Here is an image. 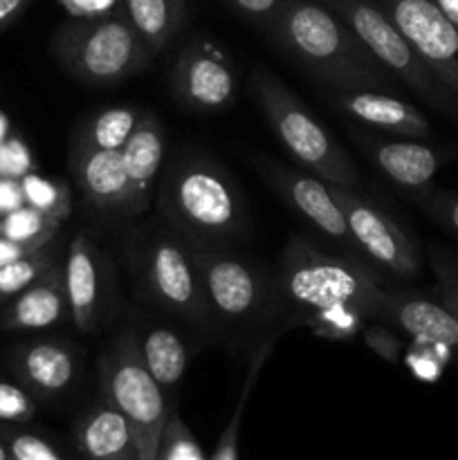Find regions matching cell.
<instances>
[{"label":"cell","instance_id":"1","mask_svg":"<svg viewBox=\"0 0 458 460\" xmlns=\"http://www.w3.org/2000/svg\"><path fill=\"white\" fill-rule=\"evenodd\" d=\"M155 214L191 250L238 247L251 227L250 205L233 175L209 153L182 146L166 157Z\"/></svg>","mask_w":458,"mask_h":460},{"label":"cell","instance_id":"2","mask_svg":"<svg viewBox=\"0 0 458 460\" xmlns=\"http://www.w3.org/2000/svg\"><path fill=\"white\" fill-rule=\"evenodd\" d=\"M265 36L323 93L393 88L395 76L321 0H286Z\"/></svg>","mask_w":458,"mask_h":460},{"label":"cell","instance_id":"3","mask_svg":"<svg viewBox=\"0 0 458 460\" xmlns=\"http://www.w3.org/2000/svg\"><path fill=\"white\" fill-rule=\"evenodd\" d=\"M124 265L137 304L180 319L202 340H218L191 245L160 216H142L126 232Z\"/></svg>","mask_w":458,"mask_h":460},{"label":"cell","instance_id":"4","mask_svg":"<svg viewBox=\"0 0 458 460\" xmlns=\"http://www.w3.org/2000/svg\"><path fill=\"white\" fill-rule=\"evenodd\" d=\"M274 272L286 331L301 326L308 314L337 304L364 305L375 322L377 299L389 283L386 274L368 261L321 250L296 232L283 245Z\"/></svg>","mask_w":458,"mask_h":460},{"label":"cell","instance_id":"5","mask_svg":"<svg viewBox=\"0 0 458 460\" xmlns=\"http://www.w3.org/2000/svg\"><path fill=\"white\" fill-rule=\"evenodd\" d=\"M193 259L218 340H242L259 331L286 332L274 265L241 247L193 250Z\"/></svg>","mask_w":458,"mask_h":460},{"label":"cell","instance_id":"6","mask_svg":"<svg viewBox=\"0 0 458 460\" xmlns=\"http://www.w3.org/2000/svg\"><path fill=\"white\" fill-rule=\"evenodd\" d=\"M250 90L278 144L296 166L335 187H362V175L350 153L274 72L256 66L250 75Z\"/></svg>","mask_w":458,"mask_h":460},{"label":"cell","instance_id":"7","mask_svg":"<svg viewBox=\"0 0 458 460\" xmlns=\"http://www.w3.org/2000/svg\"><path fill=\"white\" fill-rule=\"evenodd\" d=\"M49 54L63 72L90 88L128 81L155 57L121 9L61 22L49 39Z\"/></svg>","mask_w":458,"mask_h":460},{"label":"cell","instance_id":"8","mask_svg":"<svg viewBox=\"0 0 458 460\" xmlns=\"http://www.w3.org/2000/svg\"><path fill=\"white\" fill-rule=\"evenodd\" d=\"M97 380L101 398L128 422L139 460H157L164 427L175 413V400L144 364L133 326L124 328L101 349Z\"/></svg>","mask_w":458,"mask_h":460},{"label":"cell","instance_id":"9","mask_svg":"<svg viewBox=\"0 0 458 460\" xmlns=\"http://www.w3.org/2000/svg\"><path fill=\"white\" fill-rule=\"evenodd\" d=\"M321 3L350 27V31L382 63V67L402 81L422 102L449 119L458 121V99L436 79L407 36L373 0H321Z\"/></svg>","mask_w":458,"mask_h":460},{"label":"cell","instance_id":"10","mask_svg":"<svg viewBox=\"0 0 458 460\" xmlns=\"http://www.w3.org/2000/svg\"><path fill=\"white\" fill-rule=\"evenodd\" d=\"M250 162L265 180V184L277 193L278 200L290 207L317 236L330 243L339 254L364 259L357 243L350 236L344 211L332 193V184L308 173L301 166L286 164L268 153L251 151Z\"/></svg>","mask_w":458,"mask_h":460},{"label":"cell","instance_id":"11","mask_svg":"<svg viewBox=\"0 0 458 460\" xmlns=\"http://www.w3.org/2000/svg\"><path fill=\"white\" fill-rule=\"evenodd\" d=\"M66 290L70 322L84 335H97L112 323L121 308L119 272L106 250L88 232H76L67 245Z\"/></svg>","mask_w":458,"mask_h":460},{"label":"cell","instance_id":"12","mask_svg":"<svg viewBox=\"0 0 458 460\" xmlns=\"http://www.w3.org/2000/svg\"><path fill=\"white\" fill-rule=\"evenodd\" d=\"M332 193L344 211L350 236L368 263L398 281H411L420 277L425 270L420 243L389 211L368 200L357 189L332 184Z\"/></svg>","mask_w":458,"mask_h":460},{"label":"cell","instance_id":"13","mask_svg":"<svg viewBox=\"0 0 458 460\" xmlns=\"http://www.w3.org/2000/svg\"><path fill=\"white\" fill-rule=\"evenodd\" d=\"M171 97L189 112H220L236 102L238 76L232 57L209 36H193L169 72Z\"/></svg>","mask_w":458,"mask_h":460},{"label":"cell","instance_id":"14","mask_svg":"<svg viewBox=\"0 0 458 460\" xmlns=\"http://www.w3.org/2000/svg\"><path fill=\"white\" fill-rule=\"evenodd\" d=\"M348 135L366 160L409 198L434 184L436 173L458 160V144H429L355 126Z\"/></svg>","mask_w":458,"mask_h":460},{"label":"cell","instance_id":"15","mask_svg":"<svg viewBox=\"0 0 458 460\" xmlns=\"http://www.w3.org/2000/svg\"><path fill=\"white\" fill-rule=\"evenodd\" d=\"M436 75L458 99V27L445 18L434 0H373Z\"/></svg>","mask_w":458,"mask_h":460},{"label":"cell","instance_id":"16","mask_svg":"<svg viewBox=\"0 0 458 460\" xmlns=\"http://www.w3.org/2000/svg\"><path fill=\"white\" fill-rule=\"evenodd\" d=\"M375 322L389 323L404 337L436 344L452 355L458 367V317L431 292L386 283L380 292Z\"/></svg>","mask_w":458,"mask_h":460},{"label":"cell","instance_id":"17","mask_svg":"<svg viewBox=\"0 0 458 460\" xmlns=\"http://www.w3.org/2000/svg\"><path fill=\"white\" fill-rule=\"evenodd\" d=\"M13 376L39 400L72 394L84 376L85 353L66 340H36L16 346L9 355Z\"/></svg>","mask_w":458,"mask_h":460},{"label":"cell","instance_id":"18","mask_svg":"<svg viewBox=\"0 0 458 460\" xmlns=\"http://www.w3.org/2000/svg\"><path fill=\"white\" fill-rule=\"evenodd\" d=\"M67 164L76 189L97 214L121 220L137 218L121 151H103L72 139Z\"/></svg>","mask_w":458,"mask_h":460},{"label":"cell","instance_id":"19","mask_svg":"<svg viewBox=\"0 0 458 460\" xmlns=\"http://www.w3.org/2000/svg\"><path fill=\"white\" fill-rule=\"evenodd\" d=\"M328 106L346 119L364 128L395 137L425 139L431 135V124L420 108L384 90H355V93H323Z\"/></svg>","mask_w":458,"mask_h":460},{"label":"cell","instance_id":"20","mask_svg":"<svg viewBox=\"0 0 458 460\" xmlns=\"http://www.w3.org/2000/svg\"><path fill=\"white\" fill-rule=\"evenodd\" d=\"M126 178L133 193L135 216L142 218L155 202L157 180L164 166V126L153 111H144L130 137L121 146Z\"/></svg>","mask_w":458,"mask_h":460},{"label":"cell","instance_id":"21","mask_svg":"<svg viewBox=\"0 0 458 460\" xmlns=\"http://www.w3.org/2000/svg\"><path fill=\"white\" fill-rule=\"evenodd\" d=\"M70 319L63 265L54 263L34 286L27 288L0 314V326L7 331H45Z\"/></svg>","mask_w":458,"mask_h":460},{"label":"cell","instance_id":"22","mask_svg":"<svg viewBox=\"0 0 458 460\" xmlns=\"http://www.w3.org/2000/svg\"><path fill=\"white\" fill-rule=\"evenodd\" d=\"M75 440L85 460H139L128 422L103 398L76 418Z\"/></svg>","mask_w":458,"mask_h":460},{"label":"cell","instance_id":"23","mask_svg":"<svg viewBox=\"0 0 458 460\" xmlns=\"http://www.w3.org/2000/svg\"><path fill=\"white\" fill-rule=\"evenodd\" d=\"M137 335L139 353L144 364L155 377L157 385L175 400L180 385L187 376L189 362H191V346L184 335L166 323L151 322L146 317H135L130 323Z\"/></svg>","mask_w":458,"mask_h":460},{"label":"cell","instance_id":"24","mask_svg":"<svg viewBox=\"0 0 458 460\" xmlns=\"http://www.w3.org/2000/svg\"><path fill=\"white\" fill-rule=\"evenodd\" d=\"M128 16L153 54L162 52L180 34L187 21V0H121Z\"/></svg>","mask_w":458,"mask_h":460},{"label":"cell","instance_id":"25","mask_svg":"<svg viewBox=\"0 0 458 460\" xmlns=\"http://www.w3.org/2000/svg\"><path fill=\"white\" fill-rule=\"evenodd\" d=\"M142 112L135 106H112L97 111L76 126L72 139L103 151H121L126 139L142 119Z\"/></svg>","mask_w":458,"mask_h":460},{"label":"cell","instance_id":"26","mask_svg":"<svg viewBox=\"0 0 458 460\" xmlns=\"http://www.w3.org/2000/svg\"><path fill=\"white\" fill-rule=\"evenodd\" d=\"M278 337H281L278 332H269V335L263 337V340L254 346V350H251L245 380H242L241 394H238V400H236V407H233L232 418H229L227 427H225L218 445H216L214 458L211 460H238V440H241L242 416H245V409L247 404H250L251 394H254V386L256 382H259L260 371H263L265 362H268L269 355H272L274 344H277Z\"/></svg>","mask_w":458,"mask_h":460},{"label":"cell","instance_id":"27","mask_svg":"<svg viewBox=\"0 0 458 460\" xmlns=\"http://www.w3.org/2000/svg\"><path fill=\"white\" fill-rule=\"evenodd\" d=\"M371 313L359 304H337L330 308L317 310L301 322L314 337L330 341H350L362 335L371 323Z\"/></svg>","mask_w":458,"mask_h":460},{"label":"cell","instance_id":"28","mask_svg":"<svg viewBox=\"0 0 458 460\" xmlns=\"http://www.w3.org/2000/svg\"><path fill=\"white\" fill-rule=\"evenodd\" d=\"M61 223L63 220L54 218V216L43 214V211L34 209L30 205H22L3 216L0 236L31 247V250H40V247L49 245L58 236Z\"/></svg>","mask_w":458,"mask_h":460},{"label":"cell","instance_id":"29","mask_svg":"<svg viewBox=\"0 0 458 460\" xmlns=\"http://www.w3.org/2000/svg\"><path fill=\"white\" fill-rule=\"evenodd\" d=\"M57 263V238L43 250L27 254L22 259L0 265V301H7L34 286L52 265Z\"/></svg>","mask_w":458,"mask_h":460},{"label":"cell","instance_id":"30","mask_svg":"<svg viewBox=\"0 0 458 460\" xmlns=\"http://www.w3.org/2000/svg\"><path fill=\"white\" fill-rule=\"evenodd\" d=\"M22 196H25V205L34 207V209L43 211V214L54 216L58 220H66L70 216V189L57 180L43 178L39 173H27L21 178Z\"/></svg>","mask_w":458,"mask_h":460},{"label":"cell","instance_id":"31","mask_svg":"<svg viewBox=\"0 0 458 460\" xmlns=\"http://www.w3.org/2000/svg\"><path fill=\"white\" fill-rule=\"evenodd\" d=\"M427 263L436 277L434 295L458 317V252L443 245H431Z\"/></svg>","mask_w":458,"mask_h":460},{"label":"cell","instance_id":"32","mask_svg":"<svg viewBox=\"0 0 458 460\" xmlns=\"http://www.w3.org/2000/svg\"><path fill=\"white\" fill-rule=\"evenodd\" d=\"M402 364L422 382H436L443 377L447 364H452V355L436 344L411 340L402 355Z\"/></svg>","mask_w":458,"mask_h":460},{"label":"cell","instance_id":"33","mask_svg":"<svg viewBox=\"0 0 458 460\" xmlns=\"http://www.w3.org/2000/svg\"><path fill=\"white\" fill-rule=\"evenodd\" d=\"M411 200L416 202L418 209L427 218L434 220L445 232L454 234L458 238V193L445 191V189H438L431 184L425 191L411 196Z\"/></svg>","mask_w":458,"mask_h":460},{"label":"cell","instance_id":"34","mask_svg":"<svg viewBox=\"0 0 458 460\" xmlns=\"http://www.w3.org/2000/svg\"><path fill=\"white\" fill-rule=\"evenodd\" d=\"M157 460H205L202 458L200 447H198V443L193 440L191 431L187 429L182 418L178 416V411H175L173 416L169 418V422H166Z\"/></svg>","mask_w":458,"mask_h":460},{"label":"cell","instance_id":"35","mask_svg":"<svg viewBox=\"0 0 458 460\" xmlns=\"http://www.w3.org/2000/svg\"><path fill=\"white\" fill-rule=\"evenodd\" d=\"M36 416V398L22 385L0 380V422H30Z\"/></svg>","mask_w":458,"mask_h":460},{"label":"cell","instance_id":"36","mask_svg":"<svg viewBox=\"0 0 458 460\" xmlns=\"http://www.w3.org/2000/svg\"><path fill=\"white\" fill-rule=\"evenodd\" d=\"M364 341L371 350H375L380 358H384L386 362H402L404 349H407V341L402 340V332H398L395 328H391L384 322H371L362 331Z\"/></svg>","mask_w":458,"mask_h":460},{"label":"cell","instance_id":"37","mask_svg":"<svg viewBox=\"0 0 458 460\" xmlns=\"http://www.w3.org/2000/svg\"><path fill=\"white\" fill-rule=\"evenodd\" d=\"M3 440L13 460H66L48 440L30 431H4Z\"/></svg>","mask_w":458,"mask_h":460},{"label":"cell","instance_id":"38","mask_svg":"<svg viewBox=\"0 0 458 460\" xmlns=\"http://www.w3.org/2000/svg\"><path fill=\"white\" fill-rule=\"evenodd\" d=\"M223 3L236 16H241L242 21H247L265 34L274 22V18L278 16L283 4H286V0H223Z\"/></svg>","mask_w":458,"mask_h":460},{"label":"cell","instance_id":"39","mask_svg":"<svg viewBox=\"0 0 458 460\" xmlns=\"http://www.w3.org/2000/svg\"><path fill=\"white\" fill-rule=\"evenodd\" d=\"M34 169V160L21 137H7L0 144V175L3 178H25Z\"/></svg>","mask_w":458,"mask_h":460},{"label":"cell","instance_id":"40","mask_svg":"<svg viewBox=\"0 0 458 460\" xmlns=\"http://www.w3.org/2000/svg\"><path fill=\"white\" fill-rule=\"evenodd\" d=\"M22 205H25V196H22L21 180L0 175V216L9 214Z\"/></svg>","mask_w":458,"mask_h":460},{"label":"cell","instance_id":"41","mask_svg":"<svg viewBox=\"0 0 458 460\" xmlns=\"http://www.w3.org/2000/svg\"><path fill=\"white\" fill-rule=\"evenodd\" d=\"M30 4L31 0H0V34L9 30Z\"/></svg>","mask_w":458,"mask_h":460},{"label":"cell","instance_id":"42","mask_svg":"<svg viewBox=\"0 0 458 460\" xmlns=\"http://www.w3.org/2000/svg\"><path fill=\"white\" fill-rule=\"evenodd\" d=\"M40 250H43V247H40ZM34 252H39V250H31V247L21 245V243H13V241H9V238L0 236V265H7V263H12V261L22 259V256L34 254Z\"/></svg>","mask_w":458,"mask_h":460},{"label":"cell","instance_id":"43","mask_svg":"<svg viewBox=\"0 0 458 460\" xmlns=\"http://www.w3.org/2000/svg\"><path fill=\"white\" fill-rule=\"evenodd\" d=\"M434 3L436 7L445 13V18H447L454 27H458V0H434Z\"/></svg>","mask_w":458,"mask_h":460},{"label":"cell","instance_id":"44","mask_svg":"<svg viewBox=\"0 0 458 460\" xmlns=\"http://www.w3.org/2000/svg\"><path fill=\"white\" fill-rule=\"evenodd\" d=\"M7 130H9V121H7V117H4L3 112H0V144H3L4 139H7Z\"/></svg>","mask_w":458,"mask_h":460},{"label":"cell","instance_id":"45","mask_svg":"<svg viewBox=\"0 0 458 460\" xmlns=\"http://www.w3.org/2000/svg\"><path fill=\"white\" fill-rule=\"evenodd\" d=\"M0 460H13L12 454H9L7 445H4V440L0 438Z\"/></svg>","mask_w":458,"mask_h":460}]
</instances>
